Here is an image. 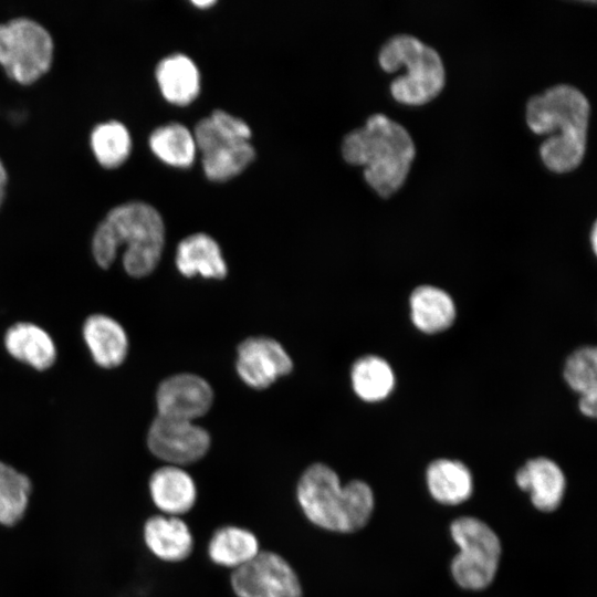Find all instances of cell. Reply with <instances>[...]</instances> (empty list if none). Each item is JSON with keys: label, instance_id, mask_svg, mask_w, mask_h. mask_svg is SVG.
I'll list each match as a JSON object with an SVG mask.
<instances>
[{"label": "cell", "instance_id": "cell-1", "mask_svg": "<svg viewBox=\"0 0 597 597\" xmlns=\"http://www.w3.org/2000/svg\"><path fill=\"white\" fill-rule=\"evenodd\" d=\"M588 118L587 98L570 85L553 86L528 100V127L536 134L549 135L540 147L549 170L563 174L579 166L586 150Z\"/></svg>", "mask_w": 597, "mask_h": 597}, {"label": "cell", "instance_id": "cell-2", "mask_svg": "<svg viewBox=\"0 0 597 597\" xmlns=\"http://www.w3.org/2000/svg\"><path fill=\"white\" fill-rule=\"evenodd\" d=\"M165 244V224L151 205L128 201L111 209L97 226L92 240L96 263L109 268L125 247L123 266L127 274L143 277L157 266Z\"/></svg>", "mask_w": 597, "mask_h": 597}, {"label": "cell", "instance_id": "cell-3", "mask_svg": "<svg viewBox=\"0 0 597 597\" xmlns=\"http://www.w3.org/2000/svg\"><path fill=\"white\" fill-rule=\"evenodd\" d=\"M342 154L348 164L364 166L368 185L381 198H388L405 182L416 149L405 127L383 114H374L364 127L344 137Z\"/></svg>", "mask_w": 597, "mask_h": 597}, {"label": "cell", "instance_id": "cell-4", "mask_svg": "<svg viewBox=\"0 0 597 597\" xmlns=\"http://www.w3.org/2000/svg\"><path fill=\"white\" fill-rule=\"evenodd\" d=\"M296 495L305 516L331 532L360 530L374 510V494L367 483L353 480L342 485L335 471L323 463L312 464L303 472Z\"/></svg>", "mask_w": 597, "mask_h": 597}, {"label": "cell", "instance_id": "cell-5", "mask_svg": "<svg viewBox=\"0 0 597 597\" xmlns=\"http://www.w3.org/2000/svg\"><path fill=\"white\" fill-rule=\"evenodd\" d=\"M381 69L388 73L401 66L406 73L390 84L396 101L407 105H422L433 100L444 86V67L438 52L412 35L390 38L378 56Z\"/></svg>", "mask_w": 597, "mask_h": 597}, {"label": "cell", "instance_id": "cell-6", "mask_svg": "<svg viewBox=\"0 0 597 597\" xmlns=\"http://www.w3.org/2000/svg\"><path fill=\"white\" fill-rule=\"evenodd\" d=\"M53 52L50 32L35 20L19 17L0 24V65L11 80L38 81L50 70Z\"/></svg>", "mask_w": 597, "mask_h": 597}, {"label": "cell", "instance_id": "cell-7", "mask_svg": "<svg viewBox=\"0 0 597 597\" xmlns=\"http://www.w3.org/2000/svg\"><path fill=\"white\" fill-rule=\"evenodd\" d=\"M450 533L460 552L451 563V573L459 586L479 590L489 586L498 570L501 543L484 522L463 516L452 522Z\"/></svg>", "mask_w": 597, "mask_h": 597}, {"label": "cell", "instance_id": "cell-8", "mask_svg": "<svg viewBox=\"0 0 597 597\" xmlns=\"http://www.w3.org/2000/svg\"><path fill=\"white\" fill-rule=\"evenodd\" d=\"M231 587L238 597H302L298 577L279 554L259 552L234 569Z\"/></svg>", "mask_w": 597, "mask_h": 597}, {"label": "cell", "instance_id": "cell-9", "mask_svg": "<svg viewBox=\"0 0 597 597\" xmlns=\"http://www.w3.org/2000/svg\"><path fill=\"white\" fill-rule=\"evenodd\" d=\"M147 444L155 457L179 467L200 460L209 450L210 436L192 421L157 415L149 427Z\"/></svg>", "mask_w": 597, "mask_h": 597}, {"label": "cell", "instance_id": "cell-10", "mask_svg": "<svg viewBox=\"0 0 597 597\" xmlns=\"http://www.w3.org/2000/svg\"><path fill=\"white\" fill-rule=\"evenodd\" d=\"M192 134L197 149L201 151L203 172L212 181H227L240 175L255 157L250 142L223 136L210 117L199 121Z\"/></svg>", "mask_w": 597, "mask_h": 597}, {"label": "cell", "instance_id": "cell-11", "mask_svg": "<svg viewBox=\"0 0 597 597\" xmlns=\"http://www.w3.org/2000/svg\"><path fill=\"white\" fill-rule=\"evenodd\" d=\"M235 367L248 386L263 389L290 374L293 362L279 342L259 336L247 338L239 345Z\"/></svg>", "mask_w": 597, "mask_h": 597}, {"label": "cell", "instance_id": "cell-12", "mask_svg": "<svg viewBox=\"0 0 597 597\" xmlns=\"http://www.w3.org/2000/svg\"><path fill=\"white\" fill-rule=\"evenodd\" d=\"M210 385L193 374H178L159 385L156 392L157 415L192 421L211 407Z\"/></svg>", "mask_w": 597, "mask_h": 597}, {"label": "cell", "instance_id": "cell-13", "mask_svg": "<svg viewBox=\"0 0 597 597\" xmlns=\"http://www.w3.org/2000/svg\"><path fill=\"white\" fill-rule=\"evenodd\" d=\"M515 481L520 489L530 493L533 505L542 512L554 511L563 500L565 476L551 459L528 460L517 470Z\"/></svg>", "mask_w": 597, "mask_h": 597}, {"label": "cell", "instance_id": "cell-14", "mask_svg": "<svg viewBox=\"0 0 597 597\" xmlns=\"http://www.w3.org/2000/svg\"><path fill=\"white\" fill-rule=\"evenodd\" d=\"M150 498L158 510L166 515L177 516L192 509L197 499V488L191 475L177 465H165L149 478Z\"/></svg>", "mask_w": 597, "mask_h": 597}, {"label": "cell", "instance_id": "cell-15", "mask_svg": "<svg viewBox=\"0 0 597 597\" xmlns=\"http://www.w3.org/2000/svg\"><path fill=\"white\" fill-rule=\"evenodd\" d=\"M147 548L165 562H181L192 551L193 538L187 524L178 516L153 515L144 524Z\"/></svg>", "mask_w": 597, "mask_h": 597}, {"label": "cell", "instance_id": "cell-16", "mask_svg": "<svg viewBox=\"0 0 597 597\" xmlns=\"http://www.w3.org/2000/svg\"><path fill=\"white\" fill-rule=\"evenodd\" d=\"M83 337L94 362L104 368L119 366L128 353V338L114 318L94 314L83 325Z\"/></svg>", "mask_w": 597, "mask_h": 597}, {"label": "cell", "instance_id": "cell-17", "mask_svg": "<svg viewBox=\"0 0 597 597\" xmlns=\"http://www.w3.org/2000/svg\"><path fill=\"white\" fill-rule=\"evenodd\" d=\"M410 318L425 334H437L449 328L457 316L451 295L433 285H419L409 297Z\"/></svg>", "mask_w": 597, "mask_h": 597}, {"label": "cell", "instance_id": "cell-18", "mask_svg": "<svg viewBox=\"0 0 597 597\" xmlns=\"http://www.w3.org/2000/svg\"><path fill=\"white\" fill-rule=\"evenodd\" d=\"M176 266L188 277L223 279L227 263L217 241L206 233H195L182 239L176 251Z\"/></svg>", "mask_w": 597, "mask_h": 597}, {"label": "cell", "instance_id": "cell-19", "mask_svg": "<svg viewBox=\"0 0 597 597\" xmlns=\"http://www.w3.org/2000/svg\"><path fill=\"white\" fill-rule=\"evenodd\" d=\"M158 87L171 104L185 106L200 93V73L193 61L176 53L163 59L155 71Z\"/></svg>", "mask_w": 597, "mask_h": 597}, {"label": "cell", "instance_id": "cell-20", "mask_svg": "<svg viewBox=\"0 0 597 597\" xmlns=\"http://www.w3.org/2000/svg\"><path fill=\"white\" fill-rule=\"evenodd\" d=\"M8 353L19 362L38 370L50 368L56 359V348L51 336L32 323H18L4 335Z\"/></svg>", "mask_w": 597, "mask_h": 597}, {"label": "cell", "instance_id": "cell-21", "mask_svg": "<svg viewBox=\"0 0 597 597\" xmlns=\"http://www.w3.org/2000/svg\"><path fill=\"white\" fill-rule=\"evenodd\" d=\"M426 480L432 498L442 504H460L473 492L472 474L469 468L458 460L432 461L427 469Z\"/></svg>", "mask_w": 597, "mask_h": 597}, {"label": "cell", "instance_id": "cell-22", "mask_svg": "<svg viewBox=\"0 0 597 597\" xmlns=\"http://www.w3.org/2000/svg\"><path fill=\"white\" fill-rule=\"evenodd\" d=\"M355 394L364 401L378 402L390 396L396 385L394 369L376 355L358 358L350 370Z\"/></svg>", "mask_w": 597, "mask_h": 597}, {"label": "cell", "instance_id": "cell-23", "mask_svg": "<svg viewBox=\"0 0 597 597\" xmlns=\"http://www.w3.org/2000/svg\"><path fill=\"white\" fill-rule=\"evenodd\" d=\"M259 552L255 535L232 525L216 530L208 544V554L214 564L234 569L250 562Z\"/></svg>", "mask_w": 597, "mask_h": 597}, {"label": "cell", "instance_id": "cell-24", "mask_svg": "<svg viewBox=\"0 0 597 597\" xmlns=\"http://www.w3.org/2000/svg\"><path fill=\"white\" fill-rule=\"evenodd\" d=\"M148 143L151 151L169 166L187 168L195 161V137L182 124L169 123L157 127L150 134Z\"/></svg>", "mask_w": 597, "mask_h": 597}, {"label": "cell", "instance_id": "cell-25", "mask_svg": "<svg viewBox=\"0 0 597 597\" xmlns=\"http://www.w3.org/2000/svg\"><path fill=\"white\" fill-rule=\"evenodd\" d=\"M31 493L29 476L0 460V525L11 527L23 519Z\"/></svg>", "mask_w": 597, "mask_h": 597}, {"label": "cell", "instance_id": "cell-26", "mask_svg": "<svg viewBox=\"0 0 597 597\" xmlns=\"http://www.w3.org/2000/svg\"><path fill=\"white\" fill-rule=\"evenodd\" d=\"M90 142L96 160L107 169L124 164L132 150L129 130L118 121L96 125L91 133Z\"/></svg>", "mask_w": 597, "mask_h": 597}, {"label": "cell", "instance_id": "cell-27", "mask_svg": "<svg viewBox=\"0 0 597 597\" xmlns=\"http://www.w3.org/2000/svg\"><path fill=\"white\" fill-rule=\"evenodd\" d=\"M563 376L567 385L578 395L597 391V350L584 346L574 350L566 359Z\"/></svg>", "mask_w": 597, "mask_h": 597}, {"label": "cell", "instance_id": "cell-28", "mask_svg": "<svg viewBox=\"0 0 597 597\" xmlns=\"http://www.w3.org/2000/svg\"><path fill=\"white\" fill-rule=\"evenodd\" d=\"M209 117L223 136L232 140L250 142L252 136L251 128L241 118L221 109L213 111Z\"/></svg>", "mask_w": 597, "mask_h": 597}, {"label": "cell", "instance_id": "cell-29", "mask_svg": "<svg viewBox=\"0 0 597 597\" xmlns=\"http://www.w3.org/2000/svg\"><path fill=\"white\" fill-rule=\"evenodd\" d=\"M596 400H597V391L579 395V400H578L579 411L586 417L595 418L597 413Z\"/></svg>", "mask_w": 597, "mask_h": 597}, {"label": "cell", "instance_id": "cell-30", "mask_svg": "<svg viewBox=\"0 0 597 597\" xmlns=\"http://www.w3.org/2000/svg\"><path fill=\"white\" fill-rule=\"evenodd\" d=\"M8 180V174L3 163L0 159V207L3 202L6 196V185Z\"/></svg>", "mask_w": 597, "mask_h": 597}, {"label": "cell", "instance_id": "cell-31", "mask_svg": "<svg viewBox=\"0 0 597 597\" xmlns=\"http://www.w3.org/2000/svg\"><path fill=\"white\" fill-rule=\"evenodd\" d=\"M216 3L214 0H193L192 1V4L198 7V8H201V9H205V8H209L211 6H213Z\"/></svg>", "mask_w": 597, "mask_h": 597}, {"label": "cell", "instance_id": "cell-32", "mask_svg": "<svg viewBox=\"0 0 597 597\" xmlns=\"http://www.w3.org/2000/svg\"><path fill=\"white\" fill-rule=\"evenodd\" d=\"M597 229H596V224L593 226V229H591V234H590V241H591V247H593V251L596 253V248H597V244H596V240H597Z\"/></svg>", "mask_w": 597, "mask_h": 597}]
</instances>
